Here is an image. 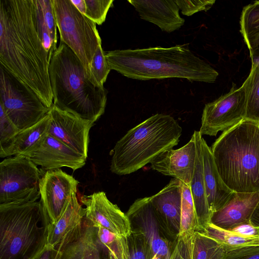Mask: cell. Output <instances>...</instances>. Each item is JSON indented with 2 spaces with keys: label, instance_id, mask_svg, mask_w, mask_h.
Here are the masks:
<instances>
[{
  "label": "cell",
  "instance_id": "6da1fadb",
  "mask_svg": "<svg viewBox=\"0 0 259 259\" xmlns=\"http://www.w3.org/2000/svg\"><path fill=\"white\" fill-rule=\"evenodd\" d=\"M52 55L38 34L33 0H0L1 66L53 105L49 68Z\"/></svg>",
  "mask_w": 259,
  "mask_h": 259
},
{
  "label": "cell",
  "instance_id": "7a4b0ae2",
  "mask_svg": "<svg viewBox=\"0 0 259 259\" xmlns=\"http://www.w3.org/2000/svg\"><path fill=\"white\" fill-rule=\"evenodd\" d=\"M188 45L115 50L105 54L110 69L128 78L140 80L182 78L190 81L215 82L218 71L195 56Z\"/></svg>",
  "mask_w": 259,
  "mask_h": 259
},
{
  "label": "cell",
  "instance_id": "3957f363",
  "mask_svg": "<svg viewBox=\"0 0 259 259\" xmlns=\"http://www.w3.org/2000/svg\"><path fill=\"white\" fill-rule=\"evenodd\" d=\"M49 72L54 105L94 122L104 114L107 90L90 80L79 58L62 41L51 56Z\"/></svg>",
  "mask_w": 259,
  "mask_h": 259
},
{
  "label": "cell",
  "instance_id": "277c9868",
  "mask_svg": "<svg viewBox=\"0 0 259 259\" xmlns=\"http://www.w3.org/2000/svg\"><path fill=\"white\" fill-rule=\"evenodd\" d=\"M210 149L229 188L238 193L259 192V122L243 119L223 132Z\"/></svg>",
  "mask_w": 259,
  "mask_h": 259
},
{
  "label": "cell",
  "instance_id": "5b68a950",
  "mask_svg": "<svg viewBox=\"0 0 259 259\" xmlns=\"http://www.w3.org/2000/svg\"><path fill=\"white\" fill-rule=\"evenodd\" d=\"M182 129L168 114L157 113L130 130L116 143L110 170L122 176L151 163L164 151L178 145Z\"/></svg>",
  "mask_w": 259,
  "mask_h": 259
},
{
  "label": "cell",
  "instance_id": "8992f818",
  "mask_svg": "<svg viewBox=\"0 0 259 259\" xmlns=\"http://www.w3.org/2000/svg\"><path fill=\"white\" fill-rule=\"evenodd\" d=\"M41 202L0 204V259H31L47 243Z\"/></svg>",
  "mask_w": 259,
  "mask_h": 259
},
{
  "label": "cell",
  "instance_id": "52a82bcc",
  "mask_svg": "<svg viewBox=\"0 0 259 259\" xmlns=\"http://www.w3.org/2000/svg\"><path fill=\"white\" fill-rule=\"evenodd\" d=\"M52 3L60 41L77 56L90 79L93 57L102 45L96 24L81 14L71 0H52Z\"/></svg>",
  "mask_w": 259,
  "mask_h": 259
},
{
  "label": "cell",
  "instance_id": "ba28073f",
  "mask_svg": "<svg viewBox=\"0 0 259 259\" xmlns=\"http://www.w3.org/2000/svg\"><path fill=\"white\" fill-rule=\"evenodd\" d=\"M0 106L20 130L30 127L43 119L50 108L38 96L1 66Z\"/></svg>",
  "mask_w": 259,
  "mask_h": 259
},
{
  "label": "cell",
  "instance_id": "9c48e42d",
  "mask_svg": "<svg viewBox=\"0 0 259 259\" xmlns=\"http://www.w3.org/2000/svg\"><path fill=\"white\" fill-rule=\"evenodd\" d=\"M40 171L27 158L16 155L0 163V204L35 202L40 197Z\"/></svg>",
  "mask_w": 259,
  "mask_h": 259
},
{
  "label": "cell",
  "instance_id": "30bf717a",
  "mask_svg": "<svg viewBox=\"0 0 259 259\" xmlns=\"http://www.w3.org/2000/svg\"><path fill=\"white\" fill-rule=\"evenodd\" d=\"M126 214L132 230L141 232L147 238L153 255L168 259L177 240L169 233L153 205L151 197L136 199Z\"/></svg>",
  "mask_w": 259,
  "mask_h": 259
},
{
  "label": "cell",
  "instance_id": "8fae6325",
  "mask_svg": "<svg viewBox=\"0 0 259 259\" xmlns=\"http://www.w3.org/2000/svg\"><path fill=\"white\" fill-rule=\"evenodd\" d=\"M246 114V95L241 85L234 83L230 91L215 100L205 105L199 131L201 135L215 136L240 122Z\"/></svg>",
  "mask_w": 259,
  "mask_h": 259
},
{
  "label": "cell",
  "instance_id": "7c38bea8",
  "mask_svg": "<svg viewBox=\"0 0 259 259\" xmlns=\"http://www.w3.org/2000/svg\"><path fill=\"white\" fill-rule=\"evenodd\" d=\"M79 182L58 168L47 170L39 184L40 202L48 224H54L65 210Z\"/></svg>",
  "mask_w": 259,
  "mask_h": 259
},
{
  "label": "cell",
  "instance_id": "4fadbf2b",
  "mask_svg": "<svg viewBox=\"0 0 259 259\" xmlns=\"http://www.w3.org/2000/svg\"><path fill=\"white\" fill-rule=\"evenodd\" d=\"M49 113L51 121L48 134L87 158L89 133L94 122L83 120L54 105Z\"/></svg>",
  "mask_w": 259,
  "mask_h": 259
},
{
  "label": "cell",
  "instance_id": "5bb4252c",
  "mask_svg": "<svg viewBox=\"0 0 259 259\" xmlns=\"http://www.w3.org/2000/svg\"><path fill=\"white\" fill-rule=\"evenodd\" d=\"M80 202L85 206V219L94 226H102L125 237L131 234L132 227L127 215L108 199L104 192L83 195Z\"/></svg>",
  "mask_w": 259,
  "mask_h": 259
},
{
  "label": "cell",
  "instance_id": "9a60e30c",
  "mask_svg": "<svg viewBox=\"0 0 259 259\" xmlns=\"http://www.w3.org/2000/svg\"><path fill=\"white\" fill-rule=\"evenodd\" d=\"M20 155L46 170L67 167L74 171L83 167L87 159L48 133L31 151Z\"/></svg>",
  "mask_w": 259,
  "mask_h": 259
},
{
  "label": "cell",
  "instance_id": "2e32d148",
  "mask_svg": "<svg viewBox=\"0 0 259 259\" xmlns=\"http://www.w3.org/2000/svg\"><path fill=\"white\" fill-rule=\"evenodd\" d=\"M197 148L194 134L181 148L167 150L151 163V168L165 176L174 177L190 185L194 174Z\"/></svg>",
  "mask_w": 259,
  "mask_h": 259
},
{
  "label": "cell",
  "instance_id": "e0dca14e",
  "mask_svg": "<svg viewBox=\"0 0 259 259\" xmlns=\"http://www.w3.org/2000/svg\"><path fill=\"white\" fill-rule=\"evenodd\" d=\"M259 203V192L233 193L225 205L212 213L210 223L225 230L250 222L251 216Z\"/></svg>",
  "mask_w": 259,
  "mask_h": 259
},
{
  "label": "cell",
  "instance_id": "ac0fdd59",
  "mask_svg": "<svg viewBox=\"0 0 259 259\" xmlns=\"http://www.w3.org/2000/svg\"><path fill=\"white\" fill-rule=\"evenodd\" d=\"M150 197L169 233L177 240L181 227L182 182L174 178L162 190Z\"/></svg>",
  "mask_w": 259,
  "mask_h": 259
},
{
  "label": "cell",
  "instance_id": "d6986e66",
  "mask_svg": "<svg viewBox=\"0 0 259 259\" xmlns=\"http://www.w3.org/2000/svg\"><path fill=\"white\" fill-rule=\"evenodd\" d=\"M141 19L157 25L168 33L180 28L185 19L179 14V8L175 0H128Z\"/></svg>",
  "mask_w": 259,
  "mask_h": 259
},
{
  "label": "cell",
  "instance_id": "ffe728a7",
  "mask_svg": "<svg viewBox=\"0 0 259 259\" xmlns=\"http://www.w3.org/2000/svg\"><path fill=\"white\" fill-rule=\"evenodd\" d=\"M203 173L208 203L211 213L223 207L234 193L228 187L217 169L210 147L201 139Z\"/></svg>",
  "mask_w": 259,
  "mask_h": 259
},
{
  "label": "cell",
  "instance_id": "44dd1931",
  "mask_svg": "<svg viewBox=\"0 0 259 259\" xmlns=\"http://www.w3.org/2000/svg\"><path fill=\"white\" fill-rule=\"evenodd\" d=\"M85 208L74 193L63 214L54 224L47 226V244L59 249L81 226Z\"/></svg>",
  "mask_w": 259,
  "mask_h": 259
},
{
  "label": "cell",
  "instance_id": "7402d4cb",
  "mask_svg": "<svg viewBox=\"0 0 259 259\" xmlns=\"http://www.w3.org/2000/svg\"><path fill=\"white\" fill-rule=\"evenodd\" d=\"M96 228L85 218L81 226L61 247L63 259H101Z\"/></svg>",
  "mask_w": 259,
  "mask_h": 259
},
{
  "label": "cell",
  "instance_id": "603a6c76",
  "mask_svg": "<svg viewBox=\"0 0 259 259\" xmlns=\"http://www.w3.org/2000/svg\"><path fill=\"white\" fill-rule=\"evenodd\" d=\"M197 156L193 177L190 187L196 214L201 232L206 225L210 223L212 215L206 197L203 173V157L201 146L202 137L199 131H195Z\"/></svg>",
  "mask_w": 259,
  "mask_h": 259
},
{
  "label": "cell",
  "instance_id": "cb8c5ba5",
  "mask_svg": "<svg viewBox=\"0 0 259 259\" xmlns=\"http://www.w3.org/2000/svg\"><path fill=\"white\" fill-rule=\"evenodd\" d=\"M51 117L48 112L40 121L33 126L20 131L10 143L0 150V157L20 155L31 151L48 134Z\"/></svg>",
  "mask_w": 259,
  "mask_h": 259
},
{
  "label": "cell",
  "instance_id": "d4e9b609",
  "mask_svg": "<svg viewBox=\"0 0 259 259\" xmlns=\"http://www.w3.org/2000/svg\"><path fill=\"white\" fill-rule=\"evenodd\" d=\"M240 24V32L249 52L259 47V1L243 8Z\"/></svg>",
  "mask_w": 259,
  "mask_h": 259
},
{
  "label": "cell",
  "instance_id": "484cf974",
  "mask_svg": "<svg viewBox=\"0 0 259 259\" xmlns=\"http://www.w3.org/2000/svg\"><path fill=\"white\" fill-rule=\"evenodd\" d=\"M221 243L226 251L245 246L259 245V238L247 237L231 231L208 224L201 232Z\"/></svg>",
  "mask_w": 259,
  "mask_h": 259
},
{
  "label": "cell",
  "instance_id": "4316f807",
  "mask_svg": "<svg viewBox=\"0 0 259 259\" xmlns=\"http://www.w3.org/2000/svg\"><path fill=\"white\" fill-rule=\"evenodd\" d=\"M226 252L216 240L198 231L193 233L192 259H224Z\"/></svg>",
  "mask_w": 259,
  "mask_h": 259
},
{
  "label": "cell",
  "instance_id": "83f0119b",
  "mask_svg": "<svg viewBox=\"0 0 259 259\" xmlns=\"http://www.w3.org/2000/svg\"><path fill=\"white\" fill-rule=\"evenodd\" d=\"M94 227L98 243L107 249L110 258L130 259L127 237L117 235L100 226Z\"/></svg>",
  "mask_w": 259,
  "mask_h": 259
},
{
  "label": "cell",
  "instance_id": "f1b7e54d",
  "mask_svg": "<svg viewBox=\"0 0 259 259\" xmlns=\"http://www.w3.org/2000/svg\"><path fill=\"white\" fill-rule=\"evenodd\" d=\"M242 86L246 95L244 119L259 122V67L252 64L249 74Z\"/></svg>",
  "mask_w": 259,
  "mask_h": 259
},
{
  "label": "cell",
  "instance_id": "f546056e",
  "mask_svg": "<svg viewBox=\"0 0 259 259\" xmlns=\"http://www.w3.org/2000/svg\"><path fill=\"white\" fill-rule=\"evenodd\" d=\"M199 230L200 225L192 197L190 185L182 182L181 221L179 235L193 234L194 232Z\"/></svg>",
  "mask_w": 259,
  "mask_h": 259
},
{
  "label": "cell",
  "instance_id": "4dcf8cb0",
  "mask_svg": "<svg viewBox=\"0 0 259 259\" xmlns=\"http://www.w3.org/2000/svg\"><path fill=\"white\" fill-rule=\"evenodd\" d=\"M130 259H151L153 253L147 238L141 232L132 230L127 237Z\"/></svg>",
  "mask_w": 259,
  "mask_h": 259
},
{
  "label": "cell",
  "instance_id": "1f68e13d",
  "mask_svg": "<svg viewBox=\"0 0 259 259\" xmlns=\"http://www.w3.org/2000/svg\"><path fill=\"white\" fill-rule=\"evenodd\" d=\"M110 70L101 45L98 48L92 62L90 79L95 85L104 87V83Z\"/></svg>",
  "mask_w": 259,
  "mask_h": 259
},
{
  "label": "cell",
  "instance_id": "d6a6232c",
  "mask_svg": "<svg viewBox=\"0 0 259 259\" xmlns=\"http://www.w3.org/2000/svg\"><path fill=\"white\" fill-rule=\"evenodd\" d=\"M113 0H85V16L98 25L106 20L107 13L112 6Z\"/></svg>",
  "mask_w": 259,
  "mask_h": 259
},
{
  "label": "cell",
  "instance_id": "836d02e7",
  "mask_svg": "<svg viewBox=\"0 0 259 259\" xmlns=\"http://www.w3.org/2000/svg\"><path fill=\"white\" fill-rule=\"evenodd\" d=\"M19 131L0 106V150L4 149Z\"/></svg>",
  "mask_w": 259,
  "mask_h": 259
},
{
  "label": "cell",
  "instance_id": "e575fe53",
  "mask_svg": "<svg viewBox=\"0 0 259 259\" xmlns=\"http://www.w3.org/2000/svg\"><path fill=\"white\" fill-rule=\"evenodd\" d=\"M192 235H179L168 259H192Z\"/></svg>",
  "mask_w": 259,
  "mask_h": 259
},
{
  "label": "cell",
  "instance_id": "d590c367",
  "mask_svg": "<svg viewBox=\"0 0 259 259\" xmlns=\"http://www.w3.org/2000/svg\"><path fill=\"white\" fill-rule=\"evenodd\" d=\"M182 14L190 16L200 11H207L213 6L215 0H175Z\"/></svg>",
  "mask_w": 259,
  "mask_h": 259
},
{
  "label": "cell",
  "instance_id": "8d00e7d4",
  "mask_svg": "<svg viewBox=\"0 0 259 259\" xmlns=\"http://www.w3.org/2000/svg\"><path fill=\"white\" fill-rule=\"evenodd\" d=\"M54 44L57 46V25L52 0H37Z\"/></svg>",
  "mask_w": 259,
  "mask_h": 259
},
{
  "label": "cell",
  "instance_id": "74e56055",
  "mask_svg": "<svg viewBox=\"0 0 259 259\" xmlns=\"http://www.w3.org/2000/svg\"><path fill=\"white\" fill-rule=\"evenodd\" d=\"M224 259H259V245L248 246L227 250Z\"/></svg>",
  "mask_w": 259,
  "mask_h": 259
},
{
  "label": "cell",
  "instance_id": "f35d334b",
  "mask_svg": "<svg viewBox=\"0 0 259 259\" xmlns=\"http://www.w3.org/2000/svg\"><path fill=\"white\" fill-rule=\"evenodd\" d=\"M31 259H63V251L47 243Z\"/></svg>",
  "mask_w": 259,
  "mask_h": 259
},
{
  "label": "cell",
  "instance_id": "ab89813d",
  "mask_svg": "<svg viewBox=\"0 0 259 259\" xmlns=\"http://www.w3.org/2000/svg\"><path fill=\"white\" fill-rule=\"evenodd\" d=\"M230 231L244 237L259 238V227L251 222L240 224Z\"/></svg>",
  "mask_w": 259,
  "mask_h": 259
},
{
  "label": "cell",
  "instance_id": "60d3db41",
  "mask_svg": "<svg viewBox=\"0 0 259 259\" xmlns=\"http://www.w3.org/2000/svg\"><path fill=\"white\" fill-rule=\"evenodd\" d=\"M71 1L81 14L85 15L86 11L85 0H71Z\"/></svg>",
  "mask_w": 259,
  "mask_h": 259
},
{
  "label": "cell",
  "instance_id": "b9f144b4",
  "mask_svg": "<svg viewBox=\"0 0 259 259\" xmlns=\"http://www.w3.org/2000/svg\"><path fill=\"white\" fill-rule=\"evenodd\" d=\"M252 64L259 67V47L249 52Z\"/></svg>",
  "mask_w": 259,
  "mask_h": 259
},
{
  "label": "cell",
  "instance_id": "7bdbcfd3",
  "mask_svg": "<svg viewBox=\"0 0 259 259\" xmlns=\"http://www.w3.org/2000/svg\"><path fill=\"white\" fill-rule=\"evenodd\" d=\"M250 222L254 226L259 227V203L251 216Z\"/></svg>",
  "mask_w": 259,
  "mask_h": 259
},
{
  "label": "cell",
  "instance_id": "ee69618b",
  "mask_svg": "<svg viewBox=\"0 0 259 259\" xmlns=\"http://www.w3.org/2000/svg\"><path fill=\"white\" fill-rule=\"evenodd\" d=\"M151 259H166V258L162 256L157 255V254H154V255H153V256Z\"/></svg>",
  "mask_w": 259,
  "mask_h": 259
},
{
  "label": "cell",
  "instance_id": "f6af8a7d",
  "mask_svg": "<svg viewBox=\"0 0 259 259\" xmlns=\"http://www.w3.org/2000/svg\"><path fill=\"white\" fill-rule=\"evenodd\" d=\"M110 259H112L111 258H110Z\"/></svg>",
  "mask_w": 259,
  "mask_h": 259
}]
</instances>
